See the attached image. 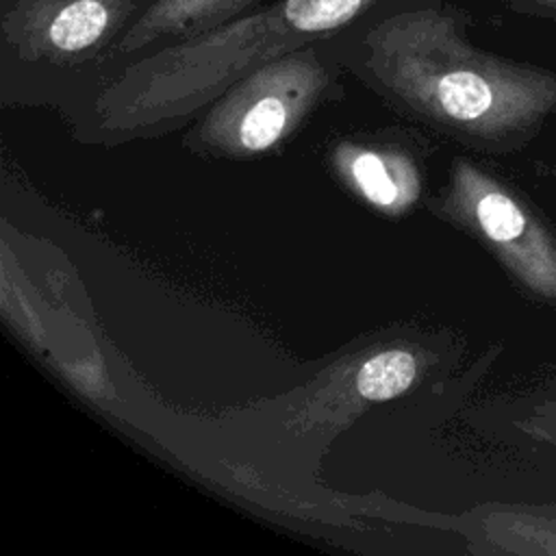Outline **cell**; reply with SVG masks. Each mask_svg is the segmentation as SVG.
<instances>
[{
	"instance_id": "ba28073f",
	"label": "cell",
	"mask_w": 556,
	"mask_h": 556,
	"mask_svg": "<svg viewBox=\"0 0 556 556\" xmlns=\"http://www.w3.org/2000/svg\"><path fill=\"white\" fill-rule=\"evenodd\" d=\"M489 521L500 549L556 556V506H510Z\"/></svg>"
},
{
	"instance_id": "8992f818",
	"label": "cell",
	"mask_w": 556,
	"mask_h": 556,
	"mask_svg": "<svg viewBox=\"0 0 556 556\" xmlns=\"http://www.w3.org/2000/svg\"><path fill=\"white\" fill-rule=\"evenodd\" d=\"M271 0H154L124 33L113 56L130 59L202 35Z\"/></svg>"
},
{
	"instance_id": "277c9868",
	"label": "cell",
	"mask_w": 556,
	"mask_h": 556,
	"mask_svg": "<svg viewBox=\"0 0 556 556\" xmlns=\"http://www.w3.org/2000/svg\"><path fill=\"white\" fill-rule=\"evenodd\" d=\"M341 70L330 37L304 43L232 83L200 132L235 152H265L337 89Z\"/></svg>"
},
{
	"instance_id": "7a4b0ae2",
	"label": "cell",
	"mask_w": 556,
	"mask_h": 556,
	"mask_svg": "<svg viewBox=\"0 0 556 556\" xmlns=\"http://www.w3.org/2000/svg\"><path fill=\"white\" fill-rule=\"evenodd\" d=\"M380 0H271L202 35L126 63L98 93L109 119L189 111L304 43L330 37Z\"/></svg>"
},
{
	"instance_id": "52a82bcc",
	"label": "cell",
	"mask_w": 556,
	"mask_h": 556,
	"mask_svg": "<svg viewBox=\"0 0 556 556\" xmlns=\"http://www.w3.org/2000/svg\"><path fill=\"white\" fill-rule=\"evenodd\" d=\"M343 169L352 187L374 206L400 211L417 195V176L413 167H404L395 156L376 150H348Z\"/></svg>"
},
{
	"instance_id": "6da1fadb",
	"label": "cell",
	"mask_w": 556,
	"mask_h": 556,
	"mask_svg": "<svg viewBox=\"0 0 556 556\" xmlns=\"http://www.w3.org/2000/svg\"><path fill=\"white\" fill-rule=\"evenodd\" d=\"M450 0H380L330 35L343 65L400 109L493 154L556 119V72L482 50Z\"/></svg>"
},
{
	"instance_id": "9c48e42d",
	"label": "cell",
	"mask_w": 556,
	"mask_h": 556,
	"mask_svg": "<svg viewBox=\"0 0 556 556\" xmlns=\"http://www.w3.org/2000/svg\"><path fill=\"white\" fill-rule=\"evenodd\" d=\"M419 374V361L406 350H384L367 358L356 371V391L365 400L382 402L402 395L413 387Z\"/></svg>"
},
{
	"instance_id": "5b68a950",
	"label": "cell",
	"mask_w": 556,
	"mask_h": 556,
	"mask_svg": "<svg viewBox=\"0 0 556 556\" xmlns=\"http://www.w3.org/2000/svg\"><path fill=\"white\" fill-rule=\"evenodd\" d=\"M154 0H11L0 20L2 52L20 65L74 70L113 56Z\"/></svg>"
},
{
	"instance_id": "8fae6325",
	"label": "cell",
	"mask_w": 556,
	"mask_h": 556,
	"mask_svg": "<svg viewBox=\"0 0 556 556\" xmlns=\"http://www.w3.org/2000/svg\"><path fill=\"white\" fill-rule=\"evenodd\" d=\"M508 11L556 24V0H497Z\"/></svg>"
},
{
	"instance_id": "30bf717a",
	"label": "cell",
	"mask_w": 556,
	"mask_h": 556,
	"mask_svg": "<svg viewBox=\"0 0 556 556\" xmlns=\"http://www.w3.org/2000/svg\"><path fill=\"white\" fill-rule=\"evenodd\" d=\"M513 424L532 441L556 447V395L528 402Z\"/></svg>"
},
{
	"instance_id": "3957f363",
	"label": "cell",
	"mask_w": 556,
	"mask_h": 556,
	"mask_svg": "<svg viewBox=\"0 0 556 556\" xmlns=\"http://www.w3.org/2000/svg\"><path fill=\"white\" fill-rule=\"evenodd\" d=\"M441 211L482 243L528 298L556 308V224L532 198L458 159Z\"/></svg>"
}]
</instances>
